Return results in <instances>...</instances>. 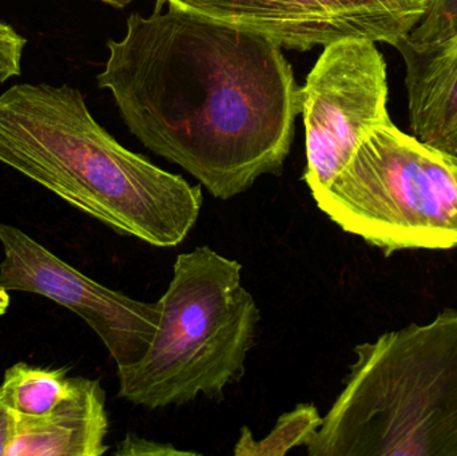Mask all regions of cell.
I'll return each mask as SVG.
<instances>
[{
  "instance_id": "1",
  "label": "cell",
  "mask_w": 457,
  "mask_h": 456,
  "mask_svg": "<svg viewBox=\"0 0 457 456\" xmlns=\"http://www.w3.org/2000/svg\"><path fill=\"white\" fill-rule=\"evenodd\" d=\"M96 77L130 133L217 200L279 176L295 139L300 86L278 42L169 5L131 13Z\"/></svg>"
},
{
  "instance_id": "2",
  "label": "cell",
  "mask_w": 457,
  "mask_h": 456,
  "mask_svg": "<svg viewBox=\"0 0 457 456\" xmlns=\"http://www.w3.org/2000/svg\"><path fill=\"white\" fill-rule=\"evenodd\" d=\"M0 162L118 235L174 248L197 224L201 185L126 149L78 88L21 83L0 95Z\"/></svg>"
},
{
  "instance_id": "3",
  "label": "cell",
  "mask_w": 457,
  "mask_h": 456,
  "mask_svg": "<svg viewBox=\"0 0 457 456\" xmlns=\"http://www.w3.org/2000/svg\"><path fill=\"white\" fill-rule=\"evenodd\" d=\"M311 456H457V311L354 348Z\"/></svg>"
},
{
  "instance_id": "4",
  "label": "cell",
  "mask_w": 457,
  "mask_h": 456,
  "mask_svg": "<svg viewBox=\"0 0 457 456\" xmlns=\"http://www.w3.org/2000/svg\"><path fill=\"white\" fill-rule=\"evenodd\" d=\"M160 323L141 359L118 369L117 396L157 410L220 399L245 375L261 315L242 265L211 246L179 254L158 300Z\"/></svg>"
},
{
  "instance_id": "5",
  "label": "cell",
  "mask_w": 457,
  "mask_h": 456,
  "mask_svg": "<svg viewBox=\"0 0 457 456\" xmlns=\"http://www.w3.org/2000/svg\"><path fill=\"white\" fill-rule=\"evenodd\" d=\"M344 232L386 256L457 248V155L376 126L327 189L313 197Z\"/></svg>"
},
{
  "instance_id": "6",
  "label": "cell",
  "mask_w": 457,
  "mask_h": 456,
  "mask_svg": "<svg viewBox=\"0 0 457 456\" xmlns=\"http://www.w3.org/2000/svg\"><path fill=\"white\" fill-rule=\"evenodd\" d=\"M386 102V63L375 42L346 37L325 46L300 86L303 181L312 197L327 189L376 126L391 120Z\"/></svg>"
},
{
  "instance_id": "7",
  "label": "cell",
  "mask_w": 457,
  "mask_h": 456,
  "mask_svg": "<svg viewBox=\"0 0 457 456\" xmlns=\"http://www.w3.org/2000/svg\"><path fill=\"white\" fill-rule=\"evenodd\" d=\"M0 286L58 303L79 316L104 343L117 369L146 352L160 323V305L112 291L59 259L12 225L0 222Z\"/></svg>"
},
{
  "instance_id": "8",
  "label": "cell",
  "mask_w": 457,
  "mask_h": 456,
  "mask_svg": "<svg viewBox=\"0 0 457 456\" xmlns=\"http://www.w3.org/2000/svg\"><path fill=\"white\" fill-rule=\"evenodd\" d=\"M266 35L282 48L309 51L346 37L402 45L434 0H161Z\"/></svg>"
},
{
  "instance_id": "9",
  "label": "cell",
  "mask_w": 457,
  "mask_h": 456,
  "mask_svg": "<svg viewBox=\"0 0 457 456\" xmlns=\"http://www.w3.org/2000/svg\"><path fill=\"white\" fill-rule=\"evenodd\" d=\"M106 393L101 382L70 377L67 395L40 417L15 414L5 456H101L109 452Z\"/></svg>"
},
{
  "instance_id": "10",
  "label": "cell",
  "mask_w": 457,
  "mask_h": 456,
  "mask_svg": "<svg viewBox=\"0 0 457 456\" xmlns=\"http://www.w3.org/2000/svg\"><path fill=\"white\" fill-rule=\"evenodd\" d=\"M396 50L405 63L413 136L457 155V34L423 47L403 42Z\"/></svg>"
},
{
  "instance_id": "11",
  "label": "cell",
  "mask_w": 457,
  "mask_h": 456,
  "mask_svg": "<svg viewBox=\"0 0 457 456\" xmlns=\"http://www.w3.org/2000/svg\"><path fill=\"white\" fill-rule=\"evenodd\" d=\"M69 388L66 369H43L23 361L5 369L0 386L5 403L23 417L47 414L67 395Z\"/></svg>"
},
{
  "instance_id": "12",
  "label": "cell",
  "mask_w": 457,
  "mask_h": 456,
  "mask_svg": "<svg viewBox=\"0 0 457 456\" xmlns=\"http://www.w3.org/2000/svg\"><path fill=\"white\" fill-rule=\"evenodd\" d=\"M322 418L313 403H300L293 411L285 412L277 420L273 430L262 441L253 438L252 431L241 428L238 442L234 446L236 456H281L295 447L308 446L319 428Z\"/></svg>"
},
{
  "instance_id": "13",
  "label": "cell",
  "mask_w": 457,
  "mask_h": 456,
  "mask_svg": "<svg viewBox=\"0 0 457 456\" xmlns=\"http://www.w3.org/2000/svg\"><path fill=\"white\" fill-rule=\"evenodd\" d=\"M457 34V0H434L423 21L411 32L405 43L423 47L443 42Z\"/></svg>"
},
{
  "instance_id": "14",
  "label": "cell",
  "mask_w": 457,
  "mask_h": 456,
  "mask_svg": "<svg viewBox=\"0 0 457 456\" xmlns=\"http://www.w3.org/2000/svg\"><path fill=\"white\" fill-rule=\"evenodd\" d=\"M27 39L12 26L0 21V85L21 72V62Z\"/></svg>"
},
{
  "instance_id": "15",
  "label": "cell",
  "mask_w": 457,
  "mask_h": 456,
  "mask_svg": "<svg viewBox=\"0 0 457 456\" xmlns=\"http://www.w3.org/2000/svg\"><path fill=\"white\" fill-rule=\"evenodd\" d=\"M115 455L118 456H142V455H195V452L177 450L171 444H157L139 438L136 434H128L126 438L118 444Z\"/></svg>"
},
{
  "instance_id": "16",
  "label": "cell",
  "mask_w": 457,
  "mask_h": 456,
  "mask_svg": "<svg viewBox=\"0 0 457 456\" xmlns=\"http://www.w3.org/2000/svg\"><path fill=\"white\" fill-rule=\"evenodd\" d=\"M15 431V412L8 407L0 391V456H5Z\"/></svg>"
},
{
  "instance_id": "17",
  "label": "cell",
  "mask_w": 457,
  "mask_h": 456,
  "mask_svg": "<svg viewBox=\"0 0 457 456\" xmlns=\"http://www.w3.org/2000/svg\"><path fill=\"white\" fill-rule=\"evenodd\" d=\"M11 297L8 291H5L4 288L0 286V318L5 315L7 312L8 307H10Z\"/></svg>"
},
{
  "instance_id": "18",
  "label": "cell",
  "mask_w": 457,
  "mask_h": 456,
  "mask_svg": "<svg viewBox=\"0 0 457 456\" xmlns=\"http://www.w3.org/2000/svg\"><path fill=\"white\" fill-rule=\"evenodd\" d=\"M96 2L104 3V4L112 5L114 8H125L130 4L133 0H96Z\"/></svg>"
}]
</instances>
